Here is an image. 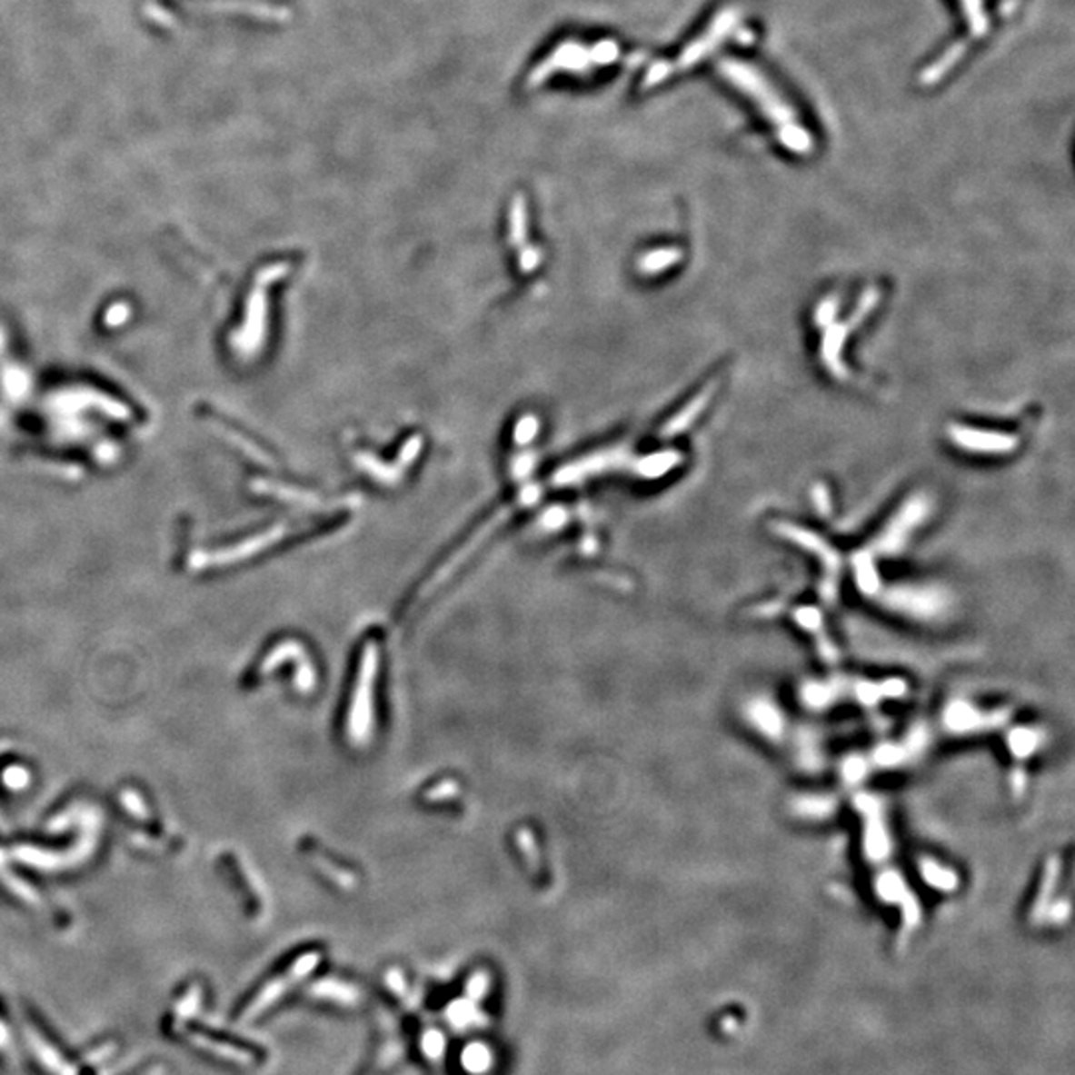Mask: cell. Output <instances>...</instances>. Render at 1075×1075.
<instances>
[{"instance_id": "cell-1", "label": "cell", "mask_w": 1075, "mask_h": 1075, "mask_svg": "<svg viewBox=\"0 0 1075 1075\" xmlns=\"http://www.w3.org/2000/svg\"><path fill=\"white\" fill-rule=\"evenodd\" d=\"M717 70L729 85H733L755 104L771 126H775L777 138L787 150L795 154H809L812 150L815 144H812L811 132L802 126L791 104H787L763 72L737 58L719 60Z\"/></svg>"}, {"instance_id": "cell-2", "label": "cell", "mask_w": 1075, "mask_h": 1075, "mask_svg": "<svg viewBox=\"0 0 1075 1075\" xmlns=\"http://www.w3.org/2000/svg\"><path fill=\"white\" fill-rule=\"evenodd\" d=\"M739 26H741V13L735 6H727L723 10H719V13L713 16L712 25L707 26L705 33L702 36H697L692 45H687L680 58H675L673 62H670V65L655 66L650 72V76H647V86L657 85V82H662L667 76L675 75V72H683V70L693 68L699 60L707 58L713 50H717L719 45L725 43V40L732 36Z\"/></svg>"}, {"instance_id": "cell-3", "label": "cell", "mask_w": 1075, "mask_h": 1075, "mask_svg": "<svg viewBox=\"0 0 1075 1075\" xmlns=\"http://www.w3.org/2000/svg\"><path fill=\"white\" fill-rule=\"evenodd\" d=\"M315 962H317V956H315V954H311V956L301 958L299 962H297V964H294V966H291V968L287 970V972H285L284 976L277 978V980H274V982H269V984H267L264 990L259 991V994H257V996H255L252 1001H249L247 1008L244 1010V1014H242V1021H252V1020H255L257 1016L264 1014V1011H265L269 1006H274V1001H275L277 998H281V996L285 994V991H287V986H289V984H294V982H297V980H301L303 976H305V974L309 972V970H311L313 966H315Z\"/></svg>"}, {"instance_id": "cell-4", "label": "cell", "mask_w": 1075, "mask_h": 1075, "mask_svg": "<svg viewBox=\"0 0 1075 1075\" xmlns=\"http://www.w3.org/2000/svg\"><path fill=\"white\" fill-rule=\"evenodd\" d=\"M187 6L195 10H205V13H247L267 20H281L287 15L285 10L281 8L245 3V0H197V3L194 0V3H187Z\"/></svg>"}, {"instance_id": "cell-5", "label": "cell", "mask_w": 1075, "mask_h": 1075, "mask_svg": "<svg viewBox=\"0 0 1075 1075\" xmlns=\"http://www.w3.org/2000/svg\"><path fill=\"white\" fill-rule=\"evenodd\" d=\"M26 1038H28L30 1050H33V1053H35V1058L38 1060V1063H43L45 1070L50 1075H78V1070L65 1060V1056H62V1053L55 1046H52V1043L43 1036V1033H38L36 1030L28 1028Z\"/></svg>"}, {"instance_id": "cell-6", "label": "cell", "mask_w": 1075, "mask_h": 1075, "mask_svg": "<svg viewBox=\"0 0 1075 1075\" xmlns=\"http://www.w3.org/2000/svg\"><path fill=\"white\" fill-rule=\"evenodd\" d=\"M954 438L960 444H964L966 448H972V451H982V453H1004L1014 446V438H1010V436L974 433L970 429L956 431Z\"/></svg>"}, {"instance_id": "cell-7", "label": "cell", "mask_w": 1075, "mask_h": 1075, "mask_svg": "<svg viewBox=\"0 0 1075 1075\" xmlns=\"http://www.w3.org/2000/svg\"><path fill=\"white\" fill-rule=\"evenodd\" d=\"M187 1040H190L195 1048H204L207 1051H212L214 1056L227 1060V1061H234V1063H247L249 1061V1053L242 1048H235L232 1043H225V1041H215L212 1038L204 1036V1033H197V1031H187L185 1033Z\"/></svg>"}, {"instance_id": "cell-8", "label": "cell", "mask_w": 1075, "mask_h": 1075, "mask_svg": "<svg viewBox=\"0 0 1075 1075\" xmlns=\"http://www.w3.org/2000/svg\"><path fill=\"white\" fill-rule=\"evenodd\" d=\"M966 50H968L966 40H958V43L954 46H950L944 52V55L934 62V65H931V66H928V70L922 72V82H924V85H934V82L941 80L946 75V72L950 68H952L956 65V62L966 55Z\"/></svg>"}, {"instance_id": "cell-9", "label": "cell", "mask_w": 1075, "mask_h": 1075, "mask_svg": "<svg viewBox=\"0 0 1075 1075\" xmlns=\"http://www.w3.org/2000/svg\"><path fill=\"white\" fill-rule=\"evenodd\" d=\"M962 5L970 33L974 36H984L988 30V16L984 10V0H960Z\"/></svg>"}, {"instance_id": "cell-10", "label": "cell", "mask_w": 1075, "mask_h": 1075, "mask_svg": "<svg viewBox=\"0 0 1075 1075\" xmlns=\"http://www.w3.org/2000/svg\"><path fill=\"white\" fill-rule=\"evenodd\" d=\"M144 10H145V15H148V18L154 20V23H158L162 26H172L174 25L172 15L168 13V10H164L158 5H145Z\"/></svg>"}, {"instance_id": "cell-11", "label": "cell", "mask_w": 1075, "mask_h": 1075, "mask_svg": "<svg viewBox=\"0 0 1075 1075\" xmlns=\"http://www.w3.org/2000/svg\"><path fill=\"white\" fill-rule=\"evenodd\" d=\"M0 1053H3V1056H10V1053H13V1041H10V1033L3 1021H0Z\"/></svg>"}]
</instances>
